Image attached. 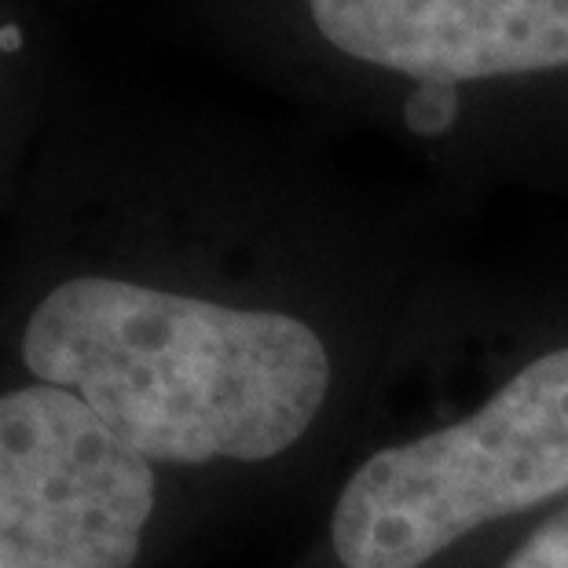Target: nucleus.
Segmentation results:
<instances>
[{
  "label": "nucleus",
  "instance_id": "obj_1",
  "mask_svg": "<svg viewBox=\"0 0 568 568\" xmlns=\"http://www.w3.org/2000/svg\"><path fill=\"white\" fill-rule=\"evenodd\" d=\"M22 364L169 466L275 458L305 437L331 389V353L308 323L111 275L44 294L22 331Z\"/></svg>",
  "mask_w": 568,
  "mask_h": 568
},
{
  "label": "nucleus",
  "instance_id": "obj_2",
  "mask_svg": "<svg viewBox=\"0 0 568 568\" xmlns=\"http://www.w3.org/2000/svg\"><path fill=\"white\" fill-rule=\"evenodd\" d=\"M568 491V345L531 359L455 426L374 452L337 495L345 568H422L499 517Z\"/></svg>",
  "mask_w": 568,
  "mask_h": 568
},
{
  "label": "nucleus",
  "instance_id": "obj_3",
  "mask_svg": "<svg viewBox=\"0 0 568 568\" xmlns=\"http://www.w3.org/2000/svg\"><path fill=\"white\" fill-rule=\"evenodd\" d=\"M154 495V463L81 396H0V568H132Z\"/></svg>",
  "mask_w": 568,
  "mask_h": 568
},
{
  "label": "nucleus",
  "instance_id": "obj_4",
  "mask_svg": "<svg viewBox=\"0 0 568 568\" xmlns=\"http://www.w3.org/2000/svg\"><path fill=\"white\" fill-rule=\"evenodd\" d=\"M337 52L426 92L568 67V0H308Z\"/></svg>",
  "mask_w": 568,
  "mask_h": 568
},
{
  "label": "nucleus",
  "instance_id": "obj_5",
  "mask_svg": "<svg viewBox=\"0 0 568 568\" xmlns=\"http://www.w3.org/2000/svg\"><path fill=\"white\" fill-rule=\"evenodd\" d=\"M503 568H568V503L531 531Z\"/></svg>",
  "mask_w": 568,
  "mask_h": 568
}]
</instances>
